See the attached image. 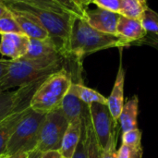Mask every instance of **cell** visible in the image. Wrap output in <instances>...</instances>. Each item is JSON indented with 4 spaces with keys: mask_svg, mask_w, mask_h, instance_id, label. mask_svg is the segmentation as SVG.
I'll return each mask as SVG.
<instances>
[{
    "mask_svg": "<svg viewBox=\"0 0 158 158\" xmlns=\"http://www.w3.org/2000/svg\"><path fill=\"white\" fill-rule=\"evenodd\" d=\"M41 158H63L59 151H47L41 153Z\"/></svg>",
    "mask_w": 158,
    "mask_h": 158,
    "instance_id": "obj_33",
    "label": "cell"
},
{
    "mask_svg": "<svg viewBox=\"0 0 158 158\" xmlns=\"http://www.w3.org/2000/svg\"><path fill=\"white\" fill-rule=\"evenodd\" d=\"M3 33H22L16 19L8 8L7 11L0 17V34Z\"/></svg>",
    "mask_w": 158,
    "mask_h": 158,
    "instance_id": "obj_23",
    "label": "cell"
},
{
    "mask_svg": "<svg viewBox=\"0 0 158 158\" xmlns=\"http://www.w3.org/2000/svg\"><path fill=\"white\" fill-rule=\"evenodd\" d=\"M30 38L23 33L0 34V54L11 60L22 58L27 53Z\"/></svg>",
    "mask_w": 158,
    "mask_h": 158,
    "instance_id": "obj_9",
    "label": "cell"
},
{
    "mask_svg": "<svg viewBox=\"0 0 158 158\" xmlns=\"http://www.w3.org/2000/svg\"><path fill=\"white\" fill-rule=\"evenodd\" d=\"M7 157V156H6V155H5V156H0V158H6Z\"/></svg>",
    "mask_w": 158,
    "mask_h": 158,
    "instance_id": "obj_38",
    "label": "cell"
},
{
    "mask_svg": "<svg viewBox=\"0 0 158 158\" xmlns=\"http://www.w3.org/2000/svg\"><path fill=\"white\" fill-rule=\"evenodd\" d=\"M121 0H92V4H94L97 7L118 13L120 12Z\"/></svg>",
    "mask_w": 158,
    "mask_h": 158,
    "instance_id": "obj_28",
    "label": "cell"
},
{
    "mask_svg": "<svg viewBox=\"0 0 158 158\" xmlns=\"http://www.w3.org/2000/svg\"><path fill=\"white\" fill-rule=\"evenodd\" d=\"M8 9L23 12L32 17L49 34L59 52L67 58L69 57V42L73 18L69 13H58L53 10L38 7L31 5L17 2L1 1Z\"/></svg>",
    "mask_w": 158,
    "mask_h": 158,
    "instance_id": "obj_3",
    "label": "cell"
},
{
    "mask_svg": "<svg viewBox=\"0 0 158 158\" xmlns=\"http://www.w3.org/2000/svg\"><path fill=\"white\" fill-rule=\"evenodd\" d=\"M72 87L78 96V98L85 105H91L93 103H99L107 105V98L101 94L96 90L85 86L82 82H73Z\"/></svg>",
    "mask_w": 158,
    "mask_h": 158,
    "instance_id": "obj_20",
    "label": "cell"
},
{
    "mask_svg": "<svg viewBox=\"0 0 158 158\" xmlns=\"http://www.w3.org/2000/svg\"><path fill=\"white\" fill-rule=\"evenodd\" d=\"M81 120L69 124L59 149V153L63 158H72L75 153L81 135Z\"/></svg>",
    "mask_w": 158,
    "mask_h": 158,
    "instance_id": "obj_17",
    "label": "cell"
},
{
    "mask_svg": "<svg viewBox=\"0 0 158 158\" xmlns=\"http://www.w3.org/2000/svg\"><path fill=\"white\" fill-rule=\"evenodd\" d=\"M69 124L60 108L47 113L40 130L36 151H59Z\"/></svg>",
    "mask_w": 158,
    "mask_h": 158,
    "instance_id": "obj_7",
    "label": "cell"
},
{
    "mask_svg": "<svg viewBox=\"0 0 158 158\" xmlns=\"http://www.w3.org/2000/svg\"><path fill=\"white\" fill-rule=\"evenodd\" d=\"M29 107L30 106L19 108L0 121V156L6 155V148L11 135Z\"/></svg>",
    "mask_w": 158,
    "mask_h": 158,
    "instance_id": "obj_14",
    "label": "cell"
},
{
    "mask_svg": "<svg viewBox=\"0 0 158 158\" xmlns=\"http://www.w3.org/2000/svg\"><path fill=\"white\" fill-rule=\"evenodd\" d=\"M89 112L92 127L101 150L117 145L118 121L112 117L107 105L93 103L89 105Z\"/></svg>",
    "mask_w": 158,
    "mask_h": 158,
    "instance_id": "obj_6",
    "label": "cell"
},
{
    "mask_svg": "<svg viewBox=\"0 0 158 158\" xmlns=\"http://www.w3.org/2000/svg\"><path fill=\"white\" fill-rule=\"evenodd\" d=\"M29 158H41V153L38 151H33L30 154Z\"/></svg>",
    "mask_w": 158,
    "mask_h": 158,
    "instance_id": "obj_36",
    "label": "cell"
},
{
    "mask_svg": "<svg viewBox=\"0 0 158 158\" xmlns=\"http://www.w3.org/2000/svg\"><path fill=\"white\" fill-rule=\"evenodd\" d=\"M117 34L131 45L138 44L146 35V32L140 19H130L120 15L117 25Z\"/></svg>",
    "mask_w": 158,
    "mask_h": 158,
    "instance_id": "obj_12",
    "label": "cell"
},
{
    "mask_svg": "<svg viewBox=\"0 0 158 158\" xmlns=\"http://www.w3.org/2000/svg\"><path fill=\"white\" fill-rule=\"evenodd\" d=\"M44 79L20 87L15 92L0 91V121L19 108L30 106L33 93Z\"/></svg>",
    "mask_w": 158,
    "mask_h": 158,
    "instance_id": "obj_8",
    "label": "cell"
},
{
    "mask_svg": "<svg viewBox=\"0 0 158 158\" xmlns=\"http://www.w3.org/2000/svg\"><path fill=\"white\" fill-rule=\"evenodd\" d=\"M46 114L28 108L21 120L17 125L6 148V156L19 152L31 153L36 151L39 133Z\"/></svg>",
    "mask_w": 158,
    "mask_h": 158,
    "instance_id": "obj_5",
    "label": "cell"
},
{
    "mask_svg": "<svg viewBox=\"0 0 158 158\" xmlns=\"http://www.w3.org/2000/svg\"><path fill=\"white\" fill-rule=\"evenodd\" d=\"M65 56L59 55L44 58H19L11 60L6 75L0 81V91L20 88L43 80L66 68ZM67 69V68H66Z\"/></svg>",
    "mask_w": 158,
    "mask_h": 158,
    "instance_id": "obj_2",
    "label": "cell"
},
{
    "mask_svg": "<svg viewBox=\"0 0 158 158\" xmlns=\"http://www.w3.org/2000/svg\"><path fill=\"white\" fill-rule=\"evenodd\" d=\"M7 11V8L6 7V6L0 1V17L1 16H3L6 12Z\"/></svg>",
    "mask_w": 158,
    "mask_h": 158,
    "instance_id": "obj_35",
    "label": "cell"
},
{
    "mask_svg": "<svg viewBox=\"0 0 158 158\" xmlns=\"http://www.w3.org/2000/svg\"><path fill=\"white\" fill-rule=\"evenodd\" d=\"M30 154L31 153H28V152H19L12 156H7L6 158H29Z\"/></svg>",
    "mask_w": 158,
    "mask_h": 158,
    "instance_id": "obj_34",
    "label": "cell"
},
{
    "mask_svg": "<svg viewBox=\"0 0 158 158\" xmlns=\"http://www.w3.org/2000/svg\"><path fill=\"white\" fill-rule=\"evenodd\" d=\"M82 121L84 123L85 131H86L87 158H102V150L98 144V142L96 140V137H95V134L94 132L92 123H91L89 106L82 116Z\"/></svg>",
    "mask_w": 158,
    "mask_h": 158,
    "instance_id": "obj_19",
    "label": "cell"
},
{
    "mask_svg": "<svg viewBox=\"0 0 158 158\" xmlns=\"http://www.w3.org/2000/svg\"><path fill=\"white\" fill-rule=\"evenodd\" d=\"M141 22L146 34H157L158 13H156L155 10L147 6L143 14Z\"/></svg>",
    "mask_w": 158,
    "mask_h": 158,
    "instance_id": "obj_22",
    "label": "cell"
},
{
    "mask_svg": "<svg viewBox=\"0 0 158 158\" xmlns=\"http://www.w3.org/2000/svg\"><path fill=\"white\" fill-rule=\"evenodd\" d=\"M143 151L142 147H131L121 144L118 150V158H143Z\"/></svg>",
    "mask_w": 158,
    "mask_h": 158,
    "instance_id": "obj_27",
    "label": "cell"
},
{
    "mask_svg": "<svg viewBox=\"0 0 158 158\" xmlns=\"http://www.w3.org/2000/svg\"><path fill=\"white\" fill-rule=\"evenodd\" d=\"M63 9H65L69 14L85 19V11L86 8L82 6L78 0H54Z\"/></svg>",
    "mask_w": 158,
    "mask_h": 158,
    "instance_id": "obj_25",
    "label": "cell"
},
{
    "mask_svg": "<svg viewBox=\"0 0 158 158\" xmlns=\"http://www.w3.org/2000/svg\"><path fill=\"white\" fill-rule=\"evenodd\" d=\"M16 19L21 32L30 39H47L50 38L48 32L30 15L9 9Z\"/></svg>",
    "mask_w": 158,
    "mask_h": 158,
    "instance_id": "obj_16",
    "label": "cell"
},
{
    "mask_svg": "<svg viewBox=\"0 0 158 158\" xmlns=\"http://www.w3.org/2000/svg\"><path fill=\"white\" fill-rule=\"evenodd\" d=\"M124 83H125V70L122 65V56L120 51V60H119L118 74L111 94L107 97L108 109L112 117L118 121L124 106Z\"/></svg>",
    "mask_w": 158,
    "mask_h": 158,
    "instance_id": "obj_11",
    "label": "cell"
},
{
    "mask_svg": "<svg viewBox=\"0 0 158 158\" xmlns=\"http://www.w3.org/2000/svg\"><path fill=\"white\" fill-rule=\"evenodd\" d=\"M4 2H17V3H24L27 5L35 6L38 7L53 10L58 13H69L65 9H63L54 0H0Z\"/></svg>",
    "mask_w": 158,
    "mask_h": 158,
    "instance_id": "obj_24",
    "label": "cell"
},
{
    "mask_svg": "<svg viewBox=\"0 0 158 158\" xmlns=\"http://www.w3.org/2000/svg\"><path fill=\"white\" fill-rule=\"evenodd\" d=\"M146 7V1L143 0H121L119 14L130 19L141 20Z\"/></svg>",
    "mask_w": 158,
    "mask_h": 158,
    "instance_id": "obj_21",
    "label": "cell"
},
{
    "mask_svg": "<svg viewBox=\"0 0 158 158\" xmlns=\"http://www.w3.org/2000/svg\"><path fill=\"white\" fill-rule=\"evenodd\" d=\"M72 158H87V149H86V131L83 121L81 120V135L78 146Z\"/></svg>",
    "mask_w": 158,
    "mask_h": 158,
    "instance_id": "obj_29",
    "label": "cell"
},
{
    "mask_svg": "<svg viewBox=\"0 0 158 158\" xmlns=\"http://www.w3.org/2000/svg\"><path fill=\"white\" fill-rule=\"evenodd\" d=\"M63 56L54 41L51 38L47 39H30L27 53L23 58L34 59V58H44L51 57L56 56Z\"/></svg>",
    "mask_w": 158,
    "mask_h": 158,
    "instance_id": "obj_15",
    "label": "cell"
},
{
    "mask_svg": "<svg viewBox=\"0 0 158 158\" xmlns=\"http://www.w3.org/2000/svg\"><path fill=\"white\" fill-rule=\"evenodd\" d=\"M147 44L156 49H158V33L157 34H146L138 44Z\"/></svg>",
    "mask_w": 158,
    "mask_h": 158,
    "instance_id": "obj_30",
    "label": "cell"
},
{
    "mask_svg": "<svg viewBox=\"0 0 158 158\" xmlns=\"http://www.w3.org/2000/svg\"><path fill=\"white\" fill-rule=\"evenodd\" d=\"M120 14L111 12L100 7L96 9L85 11V19L95 30L109 33L117 34V25L118 22Z\"/></svg>",
    "mask_w": 158,
    "mask_h": 158,
    "instance_id": "obj_10",
    "label": "cell"
},
{
    "mask_svg": "<svg viewBox=\"0 0 158 158\" xmlns=\"http://www.w3.org/2000/svg\"><path fill=\"white\" fill-rule=\"evenodd\" d=\"M87 108L88 105H85L78 98L71 84L60 106V109L62 110L64 116L69 123L80 121L82 119V116Z\"/></svg>",
    "mask_w": 158,
    "mask_h": 158,
    "instance_id": "obj_13",
    "label": "cell"
},
{
    "mask_svg": "<svg viewBox=\"0 0 158 158\" xmlns=\"http://www.w3.org/2000/svg\"><path fill=\"white\" fill-rule=\"evenodd\" d=\"M117 145H112L109 148L102 151V158H118Z\"/></svg>",
    "mask_w": 158,
    "mask_h": 158,
    "instance_id": "obj_31",
    "label": "cell"
},
{
    "mask_svg": "<svg viewBox=\"0 0 158 158\" xmlns=\"http://www.w3.org/2000/svg\"><path fill=\"white\" fill-rule=\"evenodd\" d=\"M122 144L131 147H142V131L139 129H134L122 133Z\"/></svg>",
    "mask_w": 158,
    "mask_h": 158,
    "instance_id": "obj_26",
    "label": "cell"
},
{
    "mask_svg": "<svg viewBox=\"0 0 158 158\" xmlns=\"http://www.w3.org/2000/svg\"><path fill=\"white\" fill-rule=\"evenodd\" d=\"M78 1H79L80 4H81L82 6H84L85 8H86L87 6H89L90 4H92V0H78Z\"/></svg>",
    "mask_w": 158,
    "mask_h": 158,
    "instance_id": "obj_37",
    "label": "cell"
},
{
    "mask_svg": "<svg viewBox=\"0 0 158 158\" xmlns=\"http://www.w3.org/2000/svg\"><path fill=\"white\" fill-rule=\"evenodd\" d=\"M9 63H10V59H0V81L6 75Z\"/></svg>",
    "mask_w": 158,
    "mask_h": 158,
    "instance_id": "obj_32",
    "label": "cell"
},
{
    "mask_svg": "<svg viewBox=\"0 0 158 158\" xmlns=\"http://www.w3.org/2000/svg\"><path fill=\"white\" fill-rule=\"evenodd\" d=\"M73 82V75L66 68L49 75L33 93L30 107L44 114L60 108L63 98Z\"/></svg>",
    "mask_w": 158,
    "mask_h": 158,
    "instance_id": "obj_4",
    "label": "cell"
},
{
    "mask_svg": "<svg viewBox=\"0 0 158 158\" xmlns=\"http://www.w3.org/2000/svg\"><path fill=\"white\" fill-rule=\"evenodd\" d=\"M138 113L139 99L137 95H134L124 104L118 118V122L120 124V130L122 131V133L134 129H138Z\"/></svg>",
    "mask_w": 158,
    "mask_h": 158,
    "instance_id": "obj_18",
    "label": "cell"
},
{
    "mask_svg": "<svg viewBox=\"0 0 158 158\" xmlns=\"http://www.w3.org/2000/svg\"><path fill=\"white\" fill-rule=\"evenodd\" d=\"M125 46H129V44L118 34L99 31L85 19L73 18L68 51L69 58L81 63L83 57L90 54L112 47Z\"/></svg>",
    "mask_w": 158,
    "mask_h": 158,
    "instance_id": "obj_1",
    "label": "cell"
},
{
    "mask_svg": "<svg viewBox=\"0 0 158 158\" xmlns=\"http://www.w3.org/2000/svg\"><path fill=\"white\" fill-rule=\"evenodd\" d=\"M143 1H146V0H143Z\"/></svg>",
    "mask_w": 158,
    "mask_h": 158,
    "instance_id": "obj_39",
    "label": "cell"
}]
</instances>
